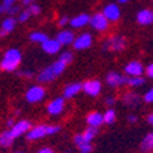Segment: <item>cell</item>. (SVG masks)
I'll return each instance as SVG.
<instances>
[{
  "instance_id": "6da1fadb",
  "label": "cell",
  "mask_w": 153,
  "mask_h": 153,
  "mask_svg": "<svg viewBox=\"0 0 153 153\" xmlns=\"http://www.w3.org/2000/svg\"><path fill=\"white\" fill-rule=\"evenodd\" d=\"M22 63V52L18 48H10L4 52L3 59L0 62V70L7 73H14Z\"/></svg>"
},
{
  "instance_id": "7a4b0ae2",
  "label": "cell",
  "mask_w": 153,
  "mask_h": 153,
  "mask_svg": "<svg viewBox=\"0 0 153 153\" xmlns=\"http://www.w3.org/2000/svg\"><path fill=\"white\" fill-rule=\"evenodd\" d=\"M67 64L63 63L62 60L57 59L55 63H51L49 66H47L44 70H41L37 75V81L40 83H49L52 81H55L57 76H60L64 73Z\"/></svg>"
},
{
  "instance_id": "3957f363",
  "label": "cell",
  "mask_w": 153,
  "mask_h": 153,
  "mask_svg": "<svg viewBox=\"0 0 153 153\" xmlns=\"http://www.w3.org/2000/svg\"><path fill=\"white\" fill-rule=\"evenodd\" d=\"M60 126H52V124H38V126H34L32 127V130L26 134V138L29 141H37L41 140L44 137H48V135H53V134L59 133L60 131Z\"/></svg>"
},
{
  "instance_id": "277c9868",
  "label": "cell",
  "mask_w": 153,
  "mask_h": 153,
  "mask_svg": "<svg viewBox=\"0 0 153 153\" xmlns=\"http://www.w3.org/2000/svg\"><path fill=\"white\" fill-rule=\"evenodd\" d=\"M126 45H127V41L123 36L114 34L102 42V52H122L126 48Z\"/></svg>"
},
{
  "instance_id": "5b68a950",
  "label": "cell",
  "mask_w": 153,
  "mask_h": 153,
  "mask_svg": "<svg viewBox=\"0 0 153 153\" xmlns=\"http://www.w3.org/2000/svg\"><path fill=\"white\" fill-rule=\"evenodd\" d=\"M45 94H47V90H45L44 86L41 85H33L30 86L27 90H26L25 99L27 102L30 104H36V102H40L44 100Z\"/></svg>"
},
{
  "instance_id": "8992f818",
  "label": "cell",
  "mask_w": 153,
  "mask_h": 153,
  "mask_svg": "<svg viewBox=\"0 0 153 153\" xmlns=\"http://www.w3.org/2000/svg\"><path fill=\"white\" fill-rule=\"evenodd\" d=\"M126 81H127V75L118 71H109L105 76V82L111 89H119L122 86H126Z\"/></svg>"
},
{
  "instance_id": "52a82bcc",
  "label": "cell",
  "mask_w": 153,
  "mask_h": 153,
  "mask_svg": "<svg viewBox=\"0 0 153 153\" xmlns=\"http://www.w3.org/2000/svg\"><path fill=\"white\" fill-rule=\"evenodd\" d=\"M90 27L96 32H107L109 27V21L104 16L102 13H96L90 16V22H89Z\"/></svg>"
},
{
  "instance_id": "ba28073f",
  "label": "cell",
  "mask_w": 153,
  "mask_h": 153,
  "mask_svg": "<svg viewBox=\"0 0 153 153\" xmlns=\"http://www.w3.org/2000/svg\"><path fill=\"white\" fill-rule=\"evenodd\" d=\"M142 101H143L142 96L138 94V93L134 92V90H127V92H124L123 96H122V102H123L127 108H131V109L138 108Z\"/></svg>"
},
{
  "instance_id": "9c48e42d",
  "label": "cell",
  "mask_w": 153,
  "mask_h": 153,
  "mask_svg": "<svg viewBox=\"0 0 153 153\" xmlns=\"http://www.w3.org/2000/svg\"><path fill=\"white\" fill-rule=\"evenodd\" d=\"M93 45V36L90 33H81L75 37L73 42V48L75 51H85Z\"/></svg>"
},
{
  "instance_id": "30bf717a",
  "label": "cell",
  "mask_w": 153,
  "mask_h": 153,
  "mask_svg": "<svg viewBox=\"0 0 153 153\" xmlns=\"http://www.w3.org/2000/svg\"><path fill=\"white\" fill-rule=\"evenodd\" d=\"M32 122L30 120H26V119H21V120L15 122L13 127L10 128L11 134H13L14 138H18V137H22L25 134H27L29 131L32 130Z\"/></svg>"
},
{
  "instance_id": "8fae6325",
  "label": "cell",
  "mask_w": 153,
  "mask_h": 153,
  "mask_svg": "<svg viewBox=\"0 0 153 153\" xmlns=\"http://www.w3.org/2000/svg\"><path fill=\"white\" fill-rule=\"evenodd\" d=\"M101 82L99 79H88L82 83V92L90 97H96L101 93Z\"/></svg>"
},
{
  "instance_id": "7c38bea8",
  "label": "cell",
  "mask_w": 153,
  "mask_h": 153,
  "mask_svg": "<svg viewBox=\"0 0 153 153\" xmlns=\"http://www.w3.org/2000/svg\"><path fill=\"white\" fill-rule=\"evenodd\" d=\"M123 71L127 76H141L145 73V67L140 60H131L124 66Z\"/></svg>"
},
{
  "instance_id": "4fadbf2b",
  "label": "cell",
  "mask_w": 153,
  "mask_h": 153,
  "mask_svg": "<svg viewBox=\"0 0 153 153\" xmlns=\"http://www.w3.org/2000/svg\"><path fill=\"white\" fill-rule=\"evenodd\" d=\"M104 14V16L108 19L109 22H118L120 19V15H122V11H120V7L118 6L116 3H109L102 8L101 11Z\"/></svg>"
},
{
  "instance_id": "5bb4252c",
  "label": "cell",
  "mask_w": 153,
  "mask_h": 153,
  "mask_svg": "<svg viewBox=\"0 0 153 153\" xmlns=\"http://www.w3.org/2000/svg\"><path fill=\"white\" fill-rule=\"evenodd\" d=\"M64 97H56L52 101L48 102L47 105V112L52 116H56V115H60L64 111Z\"/></svg>"
},
{
  "instance_id": "9a60e30c",
  "label": "cell",
  "mask_w": 153,
  "mask_h": 153,
  "mask_svg": "<svg viewBox=\"0 0 153 153\" xmlns=\"http://www.w3.org/2000/svg\"><path fill=\"white\" fill-rule=\"evenodd\" d=\"M137 23L141 26H149L153 23V10L150 8H142L137 13Z\"/></svg>"
},
{
  "instance_id": "2e32d148",
  "label": "cell",
  "mask_w": 153,
  "mask_h": 153,
  "mask_svg": "<svg viewBox=\"0 0 153 153\" xmlns=\"http://www.w3.org/2000/svg\"><path fill=\"white\" fill-rule=\"evenodd\" d=\"M42 51L48 55H57L62 51V44L57 41L56 38H48L47 41L41 45Z\"/></svg>"
},
{
  "instance_id": "e0dca14e",
  "label": "cell",
  "mask_w": 153,
  "mask_h": 153,
  "mask_svg": "<svg viewBox=\"0 0 153 153\" xmlns=\"http://www.w3.org/2000/svg\"><path fill=\"white\" fill-rule=\"evenodd\" d=\"M55 38L60 42L62 47H68V45H73L74 40H75V34H74L73 30L64 29V30H60V32L57 33Z\"/></svg>"
},
{
  "instance_id": "ac0fdd59",
  "label": "cell",
  "mask_w": 153,
  "mask_h": 153,
  "mask_svg": "<svg viewBox=\"0 0 153 153\" xmlns=\"http://www.w3.org/2000/svg\"><path fill=\"white\" fill-rule=\"evenodd\" d=\"M89 22H90V15L89 14L82 13V14L75 15L74 18H71L68 25H70L73 29H82V27H85L86 25H89Z\"/></svg>"
},
{
  "instance_id": "d6986e66",
  "label": "cell",
  "mask_w": 153,
  "mask_h": 153,
  "mask_svg": "<svg viewBox=\"0 0 153 153\" xmlns=\"http://www.w3.org/2000/svg\"><path fill=\"white\" fill-rule=\"evenodd\" d=\"M86 123L89 127H94V128H100L104 124V118H102V114L97 111H93L90 114H88L86 116Z\"/></svg>"
},
{
  "instance_id": "ffe728a7",
  "label": "cell",
  "mask_w": 153,
  "mask_h": 153,
  "mask_svg": "<svg viewBox=\"0 0 153 153\" xmlns=\"http://www.w3.org/2000/svg\"><path fill=\"white\" fill-rule=\"evenodd\" d=\"M16 23H18V21H16V18H14V16H7V18H4L3 22H1V26H0V36H7L11 32H14Z\"/></svg>"
},
{
  "instance_id": "44dd1931",
  "label": "cell",
  "mask_w": 153,
  "mask_h": 153,
  "mask_svg": "<svg viewBox=\"0 0 153 153\" xmlns=\"http://www.w3.org/2000/svg\"><path fill=\"white\" fill-rule=\"evenodd\" d=\"M82 90V83L79 82H71L64 86L63 89V97L64 99H73Z\"/></svg>"
},
{
  "instance_id": "7402d4cb",
  "label": "cell",
  "mask_w": 153,
  "mask_h": 153,
  "mask_svg": "<svg viewBox=\"0 0 153 153\" xmlns=\"http://www.w3.org/2000/svg\"><path fill=\"white\" fill-rule=\"evenodd\" d=\"M140 150L142 153H153V131H149L142 138L140 143Z\"/></svg>"
},
{
  "instance_id": "603a6c76",
  "label": "cell",
  "mask_w": 153,
  "mask_h": 153,
  "mask_svg": "<svg viewBox=\"0 0 153 153\" xmlns=\"http://www.w3.org/2000/svg\"><path fill=\"white\" fill-rule=\"evenodd\" d=\"M14 141H15V138L13 137V134H11L10 128L4 130L3 133L0 134V146L1 148H10L14 143Z\"/></svg>"
},
{
  "instance_id": "cb8c5ba5",
  "label": "cell",
  "mask_w": 153,
  "mask_h": 153,
  "mask_svg": "<svg viewBox=\"0 0 153 153\" xmlns=\"http://www.w3.org/2000/svg\"><path fill=\"white\" fill-rule=\"evenodd\" d=\"M143 85H145V78H142V76H127V81H126L127 88L137 89V88H141Z\"/></svg>"
},
{
  "instance_id": "d4e9b609",
  "label": "cell",
  "mask_w": 153,
  "mask_h": 153,
  "mask_svg": "<svg viewBox=\"0 0 153 153\" xmlns=\"http://www.w3.org/2000/svg\"><path fill=\"white\" fill-rule=\"evenodd\" d=\"M29 38H30V41L37 42V44L42 45L49 37H48V34L47 33H44V32H32L30 33V36H29Z\"/></svg>"
},
{
  "instance_id": "484cf974",
  "label": "cell",
  "mask_w": 153,
  "mask_h": 153,
  "mask_svg": "<svg viewBox=\"0 0 153 153\" xmlns=\"http://www.w3.org/2000/svg\"><path fill=\"white\" fill-rule=\"evenodd\" d=\"M102 118H104V124H114L116 122V112L114 108H108L102 114Z\"/></svg>"
},
{
  "instance_id": "4316f807",
  "label": "cell",
  "mask_w": 153,
  "mask_h": 153,
  "mask_svg": "<svg viewBox=\"0 0 153 153\" xmlns=\"http://www.w3.org/2000/svg\"><path fill=\"white\" fill-rule=\"evenodd\" d=\"M97 133H99V128L89 127V126H88V128H86V130L82 133V135H83V140H85L86 142H92V141L96 138V135H97Z\"/></svg>"
},
{
  "instance_id": "83f0119b",
  "label": "cell",
  "mask_w": 153,
  "mask_h": 153,
  "mask_svg": "<svg viewBox=\"0 0 153 153\" xmlns=\"http://www.w3.org/2000/svg\"><path fill=\"white\" fill-rule=\"evenodd\" d=\"M57 59H59V60H62L63 63H66L67 66H68V64L73 63L74 55H73V52H70V51H64V52H60V55H59V57H57Z\"/></svg>"
},
{
  "instance_id": "f1b7e54d",
  "label": "cell",
  "mask_w": 153,
  "mask_h": 153,
  "mask_svg": "<svg viewBox=\"0 0 153 153\" xmlns=\"http://www.w3.org/2000/svg\"><path fill=\"white\" fill-rule=\"evenodd\" d=\"M30 16H33L32 13H30L27 8H25V10H22V11L18 14L16 21H18L19 23H25V22H27V21H29V18H30Z\"/></svg>"
},
{
  "instance_id": "f546056e",
  "label": "cell",
  "mask_w": 153,
  "mask_h": 153,
  "mask_svg": "<svg viewBox=\"0 0 153 153\" xmlns=\"http://www.w3.org/2000/svg\"><path fill=\"white\" fill-rule=\"evenodd\" d=\"M15 1L16 0H3L1 4H0V6H1V10H3V13H8L10 8H11L13 6H15Z\"/></svg>"
},
{
  "instance_id": "4dcf8cb0",
  "label": "cell",
  "mask_w": 153,
  "mask_h": 153,
  "mask_svg": "<svg viewBox=\"0 0 153 153\" xmlns=\"http://www.w3.org/2000/svg\"><path fill=\"white\" fill-rule=\"evenodd\" d=\"M78 150H79V153H90L93 150L92 142H83L82 145L78 146Z\"/></svg>"
},
{
  "instance_id": "1f68e13d",
  "label": "cell",
  "mask_w": 153,
  "mask_h": 153,
  "mask_svg": "<svg viewBox=\"0 0 153 153\" xmlns=\"http://www.w3.org/2000/svg\"><path fill=\"white\" fill-rule=\"evenodd\" d=\"M142 100L146 102V104H153V86L149 90H146V93L143 94Z\"/></svg>"
},
{
  "instance_id": "d6a6232c",
  "label": "cell",
  "mask_w": 153,
  "mask_h": 153,
  "mask_svg": "<svg viewBox=\"0 0 153 153\" xmlns=\"http://www.w3.org/2000/svg\"><path fill=\"white\" fill-rule=\"evenodd\" d=\"M26 8L32 13V15H38V14L41 13V7L38 6V4H36V3H33V4H30L29 7H26Z\"/></svg>"
},
{
  "instance_id": "836d02e7",
  "label": "cell",
  "mask_w": 153,
  "mask_h": 153,
  "mask_svg": "<svg viewBox=\"0 0 153 153\" xmlns=\"http://www.w3.org/2000/svg\"><path fill=\"white\" fill-rule=\"evenodd\" d=\"M16 75L23 76V78H33L34 73H33L32 70H19V71H16Z\"/></svg>"
},
{
  "instance_id": "e575fe53",
  "label": "cell",
  "mask_w": 153,
  "mask_h": 153,
  "mask_svg": "<svg viewBox=\"0 0 153 153\" xmlns=\"http://www.w3.org/2000/svg\"><path fill=\"white\" fill-rule=\"evenodd\" d=\"M21 11H22V7L18 6V4H15V6H13L11 8H10L8 14H10V16H14V15H18Z\"/></svg>"
},
{
  "instance_id": "d590c367",
  "label": "cell",
  "mask_w": 153,
  "mask_h": 153,
  "mask_svg": "<svg viewBox=\"0 0 153 153\" xmlns=\"http://www.w3.org/2000/svg\"><path fill=\"white\" fill-rule=\"evenodd\" d=\"M104 102H105V105H107L108 108H112V107H114V104L116 102V100H115L114 96H107V97H105V100H104Z\"/></svg>"
},
{
  "instance_id": "8d00e7d4",
  "label": "cell",
  "mask_w": 153,
  "mask_h": 153,
  "mask_svg": "<svg viewBox=\"0 0 153 153\" xmlns=\"http://www.w3.org/2000/svg\"><path fill=\"white\" fill-rule=\"evenodd\" d=\"M145 74H146L148 78L153 79V62H152V63H149L146 67H145Z\"/></svg>"
},
{
  "instance_id": "74e56055",
  "label": "cell",
  "mask_w": 153,
  "mask_h": 153,
  "mask_svg": "<svg viewBox=\"0 0 153 153\" xmlns=\"http://www.w3.org/2000/svg\"><path fill=\"white\" fill-rule=\"evenodd\" d=\"M68 23H70V18H68V16H62L60 19H59V22H57V25L59 26H62V27H63V26H66V25H68Z\"/></svg>"
},
{
  "instance_id": "f35d334b",
  "label": "cell",
  "mask_w": 153,
  "mask_h": 153,
  "mask_svg": "<svg viewBox=\"0 0 153 153\" xmlns=\"http://www.w3.org/2000/svg\"><path fill=\"white\" fill-rule=\"evenodd\" d=\"M127 122H128V123H137V122H138V116L135 114H130L127 116Z\"/></svg>"
},
{
  "instance_id": "ab89813d",
  "label": "cell",
  "mask_w": 153,
  "mask_h": 153,
  "mask_svg": "<svg viewBox=\"0 0 153 153\" xmlns=\"http://www.w3.org/2000/svg\"><path fill=\"white\" fill-rule=\"evenodd\" d=\"M146 123L149 124V126H152V127H153V112L148 114V116H146Z\"/></svg>"
},
{
  "instance_id": "60d3db41",
  "label": "cell",
  "mask_w": 153,
  "mask_h": 153,
  "mask_svg": "<svg viewBox=\"0 0 153 153\" xmlns=\"http://www.w3.org/2000/svg\"><path fill=\"white\" fill-rule=\"evenodd\" d=\"M37 153H55L53 149H51V148H42V149H40Z\"/></svg>"
},
{
  "instance_id": "b9f144b4",
  "label": "cell",
  "mask_w": 153,
  "mask_h": 153,
  "mask_svg": "<svg viewBox=\"0 0 153 153\" xmlns=\"http://www.w3.org/2000/svg\"><path fill=\"white\" fill-rule=\"evenodd\" d=\"M33 3H34V0H22V6H25V7H29Z\"/></svg>"
},
{
  "instance_id": "7bdbcfd3",
  "label": "cell",
  "mask_w": 153,
  "mask_h": 153,
  "mask_svg": "<svg viewBox=\"0 0 153 153\" xmlns=\"http://www.w3.org/2000/svg\"><path fill=\"white\" fill-rule=\"evenodd\" d=\"M14 124H15V122H14V119H13V118L7 120V127H8V128H11V127L14 126Z\"/></svg>"
},
{
  "instance_id": "ee69618b",
  "label": "cell",
  "mask_w": 153,
  "mask_h": 153,
  "mask_svg": "<svg viewBox=\"0 0 153 153\" xmlns=\"http://www.w3.org/2000/svg\"><path fill=\"white\" fill-rule=\"evenodd\" d=\"M128 0H118V3H120V4H124V3H127Z\"/></svg>"
},
{
  "instance_id": "f6af8a7d",
  "label": "cell",
  "mask_w": 153,
  "mask_h": 153,
  "mask_svg": "<svg viewBox=\"0 0 153 153\" xmlns=\"http://www.w3.org/2000/svg\"><path fill=\"white\" fill-rule=\"evenodd\" d=\"M63 153H73L71 150H67V152H63Z\"/></svg>"
},
{
  "instance_id": "bcb514c9",
  "label": "cell",
  "mask_w": 153,
  "mask_h": 153,
  "mask_svg": "<svg viewBox=\"0 0 153 153\" xmlns=\"http://www.w3.org/2000/svg\"><path fill=\"white\" fill-rule=\"evenodd\" d=\"M15 153H22V152H15Z\"/></svg>"
},
{
  "instance_id": "7dc6e473",
  "label": "cell",
  "mask_w": 153,
  "mask_h": 153,
  "mask_svg": "<svg viewBox=\"0 0 153 153\" xmlns=\"http://www.w3.org/2000/svg\"><path fill=\"white\" fill-rule=\"evenodd\" d=\"M0 71H1V70H0Z\"/></svg>"
},
{
  "instance_id": "c3c4849f",
  "label": "cell",
  "mask_w": 153,
  "mask_h": 153,
  "mask_svg": "<svg viewBox=\"0 0 153 153\" xmlns=\"http://www.w3.org/2000/svg\"><path fill=\"white\" fill-rule=\"evenodd\" d=\"M152 1H153V0H152Z\"/></svg>"
}]
</instances>
